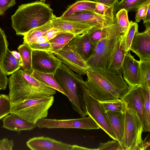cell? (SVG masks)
<instances>
[{
  "label": "cell",
  "instance_id": "49",
  "mask_svg": "<svg viewBox=\"0 0 150 150\" xmlns=\"http://www.w3.org/2000/svg\"><path fill=\"white\" fill-rule=\"evenodd\" d=\"M11 53L13 56L16 59L19 60H21V56L19 52L16 51H11Z\"/></svg>",
  "mask_w": 150,
  "mask_h": 150
},
{
  "label": "cell",
  "instance_id": "15",
  "mask_svg": "<svg viewBox=\"0 0 150 150\" xmlns=\"http://www.w3.org/2000/svg\"><path fill=\"white\" fill-rule=\"evenodd\" d=\"M122 69L123 79L129 88L140 86L139 61L136 60L129 51L125 54Z\"/></svg>",
  "mask_w": 150,
  "mask_h": 150
},
{
  "label": "cell",
  "instance_id": "33",
  "mask_svg": "<svg viewBox=\"0 0 150 150\" xmlns=\"http://www.w3.org/2000/svg\"><path fill=\"white\" fill-rule=\"evenodd\" d=\"M127 13L125 9H122L117 11L115 15L116 21L121 34L126 32L129 25Z\"/></svg>",
  "mask_w": 150,
  "mask_h": 150
},
{
  "label": "cell",
  "instance_id": "2",
  "mask_svg": "<svg viewBox=\"0 0 150 150\" xmlns=\"http://www.w3.org/2000/svg\"><path fill=\"white\" fill-rule=\"evenodd\" d=\"M54 15L53 9L45 0L22 4L11 16L12 26L16 35H23L51 21Z\"/></svg>",
  "mask_w": 150,
  "mask_h": 150
},
{
  "label": "cell",
  "instance_id": "8",
  "mask_svg": "<svg viewBox=\"0 0 150 150\" xmlns=\"http://www.w3.org/2000/svg\"><path fill=\"white\" fill-rule=\"evenodd\" d=\"M39 128H78L85 129H97L100 128L91 117L80 118L57 120L44 118L35 123Z\"/></svg>",
  "mask_w": 150,
  "mask_h": 150
},
{
  "label": "cell",
  "instance_id": "51",
  "mask_svg": "<svg viewBox=\"0 0 150 150\" xmlns=\"http://www.w3.org/2000/svg\"><path fill=\"white\" fill-rule=\"evenodd\" d=\"M2 89V88L1 86L0 85V90Z\"/></svg>",
  "mask_w": 150,
  "mask_h": 150
},
{
  "label": "cell",
  "instance_id": "41",
  "mask_svg": "<svg viewBox=\"0 0 150 150\" xmlns=\"http://www.w3.org/2000/svg\"><path fill=\"white\" fill-rule=\"evenodd\" d=\"M14 145L12 139L9 140L6 138L0 140V150H12Z\"/></svg>",
  "mask_w": 150,
  "mask_h": 150
},
{
  "label": "cell",
  "instance_id": "14",
  "mask_svg": "<svg viewBox=\"0 0 150 150\" xmlns=\"http://www.w3.org/2000/svg\"><path fill=\"white\" fill-rule=\"evenodd\" d=\"M144 24L145 30L135 33L129 48L139 57L140 61L150 60V22Z\"/></svg>",
  "mask_w": 150,
  "mask_h": 150
},
{
  "label": "cell",
  "instance_id": "50",
  "mask_svg": "<svg viewBox=\"0 0 150 150\" xmlns=\"http://www.w3.org/2000/svg\"><path fill=\"white\" fill-rule=\"evenodd\" d=\"M3 14L0 10V16L1 15H3Z\"/></svg>",
  "mask_w": 150,
  "mask_h": 150
},
{
  "label": "cell",
  "instance_id": "38",
  "mask_svg": "<svg viewBox=\"0 0 150 150\" xmlns=\"http://www.w3.org/2000/svg\"><path fill=\"white\" fill-rule=\"evenodd\" d=\"M8 45L5 33L0 28V66L4 56L8 48Z\"/></svg>",
  "mask_w": 150,
  "mask_h": 150
},
{
  "label": "cell",
  "instance_id": "1",
  "mask_svg": "<svg viewBox=\"0 0 150 150\" xmlns=\"http://www.w3.org/2000/svg\"><path fill=\"white\" fill-rule=\"evenodd\" d=\"M86 87L90 95L99 102L122 99L129 88L122 76L107 70L89 68Z\"/></svg>",
  "mask_w": 150,
  "mask_h": 150
},
{
  "label": "cell",
  "instance_id": "3",
  "mask_svg": "<svg viewBox=\"0 0 150 150\" xmlns=\"http://www.w3.org/2000/svg\"><path fill=\"white\" fill-rule=\"evenodd\" d=\"M8 97L11 102L18 103L40 96H53L56 90L37 80L21 69L8 79Z\"/></svg>",
  "mask_w": 150,
  "mask_h": 150
},
{
  "label": "cell",
  "instance_id": "25",
  "mask_svg": "<svg viewBox=\"0 0 150 150\" xmlns=\"http://www.w3.org/2000/svg\"><path fill=\"white\" fill-rule=\"evenodd\" d=\"M17 49L20 54L23 64L21 69L31 75L33 71L32 67L33 50L24 42L19 45Z\"/></svg>",
  "mask_w": 150,
  "mask_h": 150
},
{
  "label": "cell",
  "instance_id": "20",
  "mask_svg": "<svg viewBox=\"0 0 150 150\" xmlns=\"http://www.w3.org/2000/svg\"><path fill=\"white\" fill-rule=\"evenodd\" d=\"M2 122L3 128L18 132L23 130H31L36 127L35 124L29 122L12 113L4 117Z\"/></svg>",
  "mask_w": 150,
  "mask_h": 150
},
{
  "label": "cell",
  "instance_id": "4",
  "mask_svg": "<svg viewBox=\"0 0 150 150\" xmlns=\"http://www.w3.org/2000/svg\"><path fill=\"white\" fill-rule=\"evenodd\" d=\"M59 84L67 94L73 109L81 117L87 112L82 95L81 86L86 83L81 75L75 74L69 67L61 63L54 73Z\"/></svg>",
  "mask_w": 150,
  "mask_h": 150
},
{
  "label": "cell",
  "instance_id": "28",
  "mask_svg": "<svg viewBox=\"0 0 150 150\" xmlns=\"http://www.w3.org/2000/svg\"><path fill=\"white\" fill-rule=\"evenodd\" d=\"M75 36L73 34L67 32L57 35L49 41L51 47V52L54 53L61 49Z\"/></svg>",
  "mask_w": 150,
  "mask_h": 150
},
{
  "label": "cell",
  "instance_id": "7",
  "mask_svg": "<svg viewBox=\"0 0 150 150\" xmlns=\"http://www.w3.org/2000/svg\"><path fill=\"white\" fill-rule=\"evenodd\" d=\"M86 83L81 86L87 115L92 117L100 128L114 140L117 141L116 137L110 123L106 112L98 101L91 96L86 87Z\"/></svg>",
  "mask_w": 150,
  "mask_h": 150
},
{
  "label": "cell",
  "instance_id": "40",
  "mask_svg": "<svg viewBox=\"0 0 150 150\" xmlns=\"http://www.w3.org/2000/svg\"><path fill=\"white\" fill-rule=\"evenodd\" d=\"M28 45L33 50L51 51V47L49 41L45 43L31 44Z\"/></svg>",
  "mask_w": 150,
  "mask_h": 150
},
{
  "label": "cell",
  "instance_id": "44",
  "mask_svg": "<svg viewBox=\"0 0 150 150\" xmlns=\"http://www.w3.org/2000/svg\"><path fill=\"white\" fill-rule=\"evenodd\" d=\"M8 82V79L7 77V75L5 73L0 66V85L4 90L6 88Z\"/></svg>",
  "mask_w": 150,
  "mask_h": 150
},
{
  "label": "cell",
  "instance_id": "19",
  "mask_svg": "<svg viewBox=\"0 0 150 150\" xmlns=\"http://www.w3.org/2000/svg\"><path fill=\"white\" fill-rule=\"evenodd\" d=\"M52 28L73 34L76 36L87 32L92 28L81 23L64 19L55 15L51 21Z\"/></svg>",
  "mask_w": 150,
  "mask_h": 150
},
{
  "label": "cell",
  "instance_id": "47",
  "mask_svg": "<svg viewBox=\"0 0 150 150\" xmlns=\"http://www.w3.org/2000/svg\"><path fill=\"white\" fill-rule=\"evenodd\" d=\"M97 150V149H91L80 146L76 145H72V150Z\"/></svg>",
  "mask_w": 150,
  "mask_h": 150
},
{
  "label": "cell",
  "instance_id": "23",
  "mask_svg": "<svg viewBox=\"0 0 150 150\" xmlns=\"http://www.w3.org/2000/svg\"><path fill=\"white\" fill-rule=\"evenodd\" d=\"M22 65L21 60L15 58L11 51L8 48L0 64V66L7 76L12 74L21 67Z\"/></svg>",
  "mask_w": 150,
  "mask_h": 150
},
{
  "label": "cell",
  "instance_id": "29",
  "mask_svg": "<svg viewBox=\"0 0 150 150\" xmlns=\"http://www.w3.org/2000/svg\"><path fill=\"white\" fill-rule=\"evenodd\" d=\"M150 2V0H121L114 6L113 12L124 9L127 12L134 11L142 5Z\"/></svg>",
  "mask_w": 150,
  "mask_h": 150
},
{
  "label": "cell",
  "instance_id": "17",
  "mask_svg": "<svg viewBox=\"0 0 150 150\" xmlns=\"http://www.w3.org/2000/svg\"><path fill=\"white\" fill-rule=\"evenodd\" d=\"M97 45L91 42L87 32L76 36L64 47L76 52L86 62L93 53Z\"/></svg>",
  "mask_w": 150,
  "mask_h": 150
},
{
  "label": "cell",
  "instance_id": "35",
  "mask_svg": "<svg viewBox=\"0 0 150 150\" xmlns=\"http://www.w3.org/2000/svg\"><path fill=\"white\" fill-rule=\"evenodd\" d=\"M114 6H108L99 3H96L95 12L99 15L102 16H112Z\"/></svg>",
  "mask_w": 150,
  "mask_h": 150
},
{
  "label": "cell",
  "instance_id": "31",
  "mask_svg": "<svg viewBox=\"0 0 150 150\" xmlns=\"http://www.w3.org/2000/svg\"><path fill=\"white\" fill-rule=\"evenodd\" d=\"M99 103L104 111L125 112L126 108L125 104L121 99L105 102H99Z\"/></svg>",
  "mask_w": 150,
  "mask_h": 150
},
{
  "label": "cell",
  "instance_id": "16",
  "mask_svg": "<svg viewBox=\"0 0 150 150\" xmlns=\"http://www.w3.org/2000/svg\"><path fill=\"white\" fill-rule=\"evenodd\" d=\"M122 34L115 38L108 59L106 70L122 76V66L125 54Z\"/></svg>",
  "mask_w": 150,
  "mask_h": 150
},
{
  "label": "cell",
  "instance_id": "37",
  "mask_svg": "<svg viewBox=\"0 0 150 150\" xmlns=\"http://www.w3.org/2000/svg\"><path fill=\"white\" fill-rule=\"evenodd\" d=\"M97 150H123L120 144L117 141H109L100 143Z\"/></svg>",
  "mask_w": 150,
  "mask_h": 150
},
{
  "label": "cell",
  "instance_id": "30",
  "mask_svg": "<svg viewBox=\"0 0 150 150\" xmlns=\"http://www.w3.org/2000/svg\"><path fill=\"white\" fill-rule=\"evenodd\" d=\"M140 86L150 90V60L139 61Z\"/></svg>",
  "mask_w": 150,
  "mask_h": 150
},
{
  "label": "cell",
  "instance_id": "32",
  "mask_svg": "<svg viewBox=\"0 0 150 150\" xmlns=\"http://www.w3.org/2000/svg\"><path fill=\"white\" fill-rule=\"evenodd\" d=\"M138 31V25L132 21L129 22L126 32L122 34L123 42L126 53L129 51V48L133 39L136 32Z\"/></svg>",
  "mask_w": 150,
  "mask_h": 150
},
{
  "label": "cell",
  "instance_id": "6",
  "mask_svg": "<svg viewBox=\"0 0 150 150\" xmlns=\"http://www.w3.org/2000/svg\"><path fill=\"white\" fill-rule=\"evenodd\" d=\"M125 130L121 145L123 150H145L150 149V142L147 137L142 139L144 131L143 126L136 115L126 108Z\"/></svg>",
  "mask_w": 150,
  "mask_h": 150
},
{
  "label": "cell",
  "instance_id": "27",
  "mask_svg": "<svg viewBox=\"0 0 150 150\" xmlns=\"http://www.w3.org/2000/svg\"><path fill=\"white\" fill-rule=\"evenodd\" d=\"M52 28L51 21L42 26L34 28L23 35V42L28 45L36 39L45 36L47 31Z\"/></svg>",
  "mask_w": 150,
  "mask_h": 150
},
{
  "label": "cell",
  "instance_id": "13",
  "mask_svg": "<svg viewBox=\"0 0 150 150\" xmlns=\"http://www.w3.org/2000/svg\"><path fill=\"white\" fill-rule=\"evenodd\" d=\"M62 19L81 23L92 28L109 25L116 21L114 15L102 16L91 11L76 13Z\"/></svg>",
  "mask_w": 150,
  "mask_h": 150
},
{
  "label": "cell",
  "instance_id": "46",
  "mask_svg": "<svg viewBox=\"0 0 150 150\" xmlns=\"http://www.w3.org/2000/svg\"><path fill=\"white\" fill-rule=\"evenodd\" d=\"M48 41L46 37L45 36H43L36 39L32 42L29 44L41 43L46 42Z\"/></svg>",
  "mask_w": 150,
  "mask_h": 150
},
{
  "label": "cell",
  "instance_id": "11",
  "mask_svg": "<svg viewBox=\"0 0 150 150\" xmlns=\"http://www.w3.org/2000/svg\"><path fill=\"white\" fill-rule=\"evenodd\" d=\"M61 63L52 52L33 50L32 67L33 71L54 73Z\"/></svg>",
  "mask_w": 150,
  "mask_h": 150
},
{
  "label": "cell",
  "instance_id": "21",
  "mask_svg": "<svg viewBox=\"0 0 150 150\" xmlns=\"http://www.w3.org/2000/svg\"><path fill=\"white\" fill-rule=\"evenodd\" d=\"M87 33L91 42L96 44H97L103 38L112 35H120L121 34L116 21L109 25L92 28Z\"/></svg>",
  "mask_w": 150,
  "mask_h": 150
},
{
  "label": "cell",
  "instance_id": "52",
  "mask_svg": "<svg viewBox=\"0 0 150 150\" xmlns=\"http://www.w3.org/2000/svg\"></svg>",
  "mask_w": 150,
  "mask_h": 150
},
{
  "label": "cell",
  "instance_id": "26",
  "mask_svg": "<svg viewBox=\"0 0 150 150\" xmlns=\"http://www.w3.org/2000/svg\"><path fill=\"white\" fill-rule=\"evenodd\" d=\"M31 75L38 81L67 96V94L55 79L54 73H44L33 71Z\"/></svg>",
  "mask_w": 150,
  "mask_h": 150
},
{
  "label": "cell",
  "instance_id": "36",
  "mask_svg": "<svg viewBox=\"0 0 150 150\" xmlns=\"http://www.w3.org/2000/svg\"><path fill=\"white\" fill-rule=\"evenodd\" d=\"M141 91L143 97L144 107L148 122L150 124V90H146L141 87Z\"/></svg>",
  "mask_w": 150,
  "mask_h": 150
},
{
  "label": "cell",
  "instance_id": "45",
  "mask_svg": "<svg viewBox=\"0 0 150 150\" xmlns=\"http://www.w3.org/2000/svg\"><path fill=\"white\" fill-rule=\"evenodd\" d=\"M93 1L96 3H99L105 5L114 6L117 3L119 0H93Z\"/></svg>",
  "mask_w": 150,
  "mask_h": 150
},
{
  "label": "cell",
  "instance_id": "10",
  "mask_svg": "<svg viewBox=\"0 0 150 150\" xmlns=\"http://www.w3.org/2000/svg\"><path fill=\"white\" fill-rule=\"evenodd\" d=\"M120 35L109 36L98 42L93 53L86 61L89 68L106 70L108 59L113 44L116 38Z\"/></svg>",
  "mask_w": 150,
  "mask_h": 150
},
{
  "label": "cell",
  "instance_id": "42",
  "mask_svg": "<svg viewBox=\"0 0 150 150\" xmlns=\"http://www.w3.org/2000/svg\"><path fill=\"white\" fill-rule=\"evenodd\" d=\"M16 4L15 0H0V10L4 15L6 10Z\"/></svg>",
  "mask_w": 150,
  "mask_h": 150
},
{
  "label": "cell",
  "instance_id": "24",
  "mask_svg": "<svg viewBox=\"0 0 150 150\" xmlns=\"http://www.w3.org/2000/svg\"><path fill=\"white\" fill-rule=\"evenodd\" d=\"M96 4V2L93 1L89 0L78 1L70 6L60 18H62L79 12L91 11L95 13Z\"/></svg>",
  "mask_w": 150,
  "mask_h": 150
},
{
  "label": "cell",
  "instance_id": "43",
  "mask_svg": "<svg viewBox=\"0 0 150 150\" xmlns=\"http://www.w3.org/2000/svg\"><path fill=\"white\" fill-rule=\"evenodd\" d=\"M66 32L62 30L53 27L47 31L45 36L49 41L55 37L57 35L61 33Z\"/></svg>",
  "mask_w": 150,
  "mask_h": 150
},
{
  "label": "cell",
  "instance_id": "12",
  "mask_svg": "<svg viewBox=\"0 0 150 150\" xmlns=\"http://www.w3.org/2000/svg\"><path fill=\"white\" fill-rule=\"evenodd\" d=\"M54 53L61 63L77 74L84 75L89 68L86 61L69 47H64Z\"/></svg>",
  "mask_w": 150,
  "mask_h": 150
},
{
  "label": "cell",
  "instance_id": "5",
  "mask_svg": "<svg viewBox=\"0 0 150 150\" xmlns=\"http://www.w3.org/2000/svg\"><path fill=\"white\" fill-rule=\"evenodd\" d=\"M54 100L53 96H40L16 103L11 102L10 113L17 115L27 121L35 124L39 120L47 117L48 110Z\"/></svg>",
  "mask_w": 150,
  "mask_h": 150
},
{
  "label": "cell",
  "instance_id": "48",
  "mask_svg": "<svg viewBox=\"0 0 150 150\" xmlns=\"http://www.w3.org/2000/svg\"><path fill=\"white\" fill-rule=\"evenodd\" d=\"M143 21L144 24L150 22V4L148 6L145 18L143 20Z\"/></svg>",
  "mask_w": 150,
  "mask_h": 150
},
{
  "label": "cell",
  "instance_id": "39",
  "mask_svg": "<svg viewBox=\"0 0 150 150\" xmlns=\"http://www.w3.org/2000/svg\"><path fill=\"white\" fill-rule=\"evenodd\" d=\"M150 2H148L141 6L136 10L135 22L136 23H139L141 20H143L144 19L148 6Z\"/></svg>",
  "mask_w": 150,
  "mask_h": 150
},
{
  "label": "cell",
  "instance_id": "18",
  "mask_svg": "<svg viewBox=\"0 0 150 150\" xmlns=\"http://www.w3.org/2000/svg\"><path fill=\"white\" fill-rule=\"evenodd\" d=\"M26 145L32 150H72V145L43 136L30 138Z\"/></svg>",
  "mask_w": 150,
  "mask_h": 150
},
{
  "label": "cell",
  "instance_id": "9",
  "mask_svg": "<svg viewBox=\"0 0 150 150\" xmlns=\"http://www.w3.org/2000/svg\"><path fill=\"white\" fill-rule=\"evenodd\" d=\"M141 88L140 86L129 88L121 99L126 108L132 112L138 119L144 131L149 132L150 124L147 120Z\"/></svg>",
  "mask_w": 150,
  "mask_h": 150
},
{
  "label": "cell",
  "instance_id": "22",
  "mask_svg": "<svg viewBox=\"0 0 150 150\" xmlns=\"http://www.w3.org/2000/svg\"><path fill=\"white\" fill-rule=\"evenodd\" d=\"M125 112L112 111L106 112L111 126L116 137L117 141L121 145L124 132Z\"/></svg>",
  "mask_w": 150,
  "mask_h": 150
},
{
  "label": "cell",
  "instance_id": "34",
  "mask_svg": "<svg viewBox=\"0 0 150 150\" xmlns=\"http://www.w3.org/2000/svg\"><path fill=\"white\" fill-rule=\"evenodd\" d=\"M11 102L8 96L1 94L0 96V120L10 113Z\"/></svg>",
  "mask_w": 150,
  "mask_h": 150
}]
</instances>
